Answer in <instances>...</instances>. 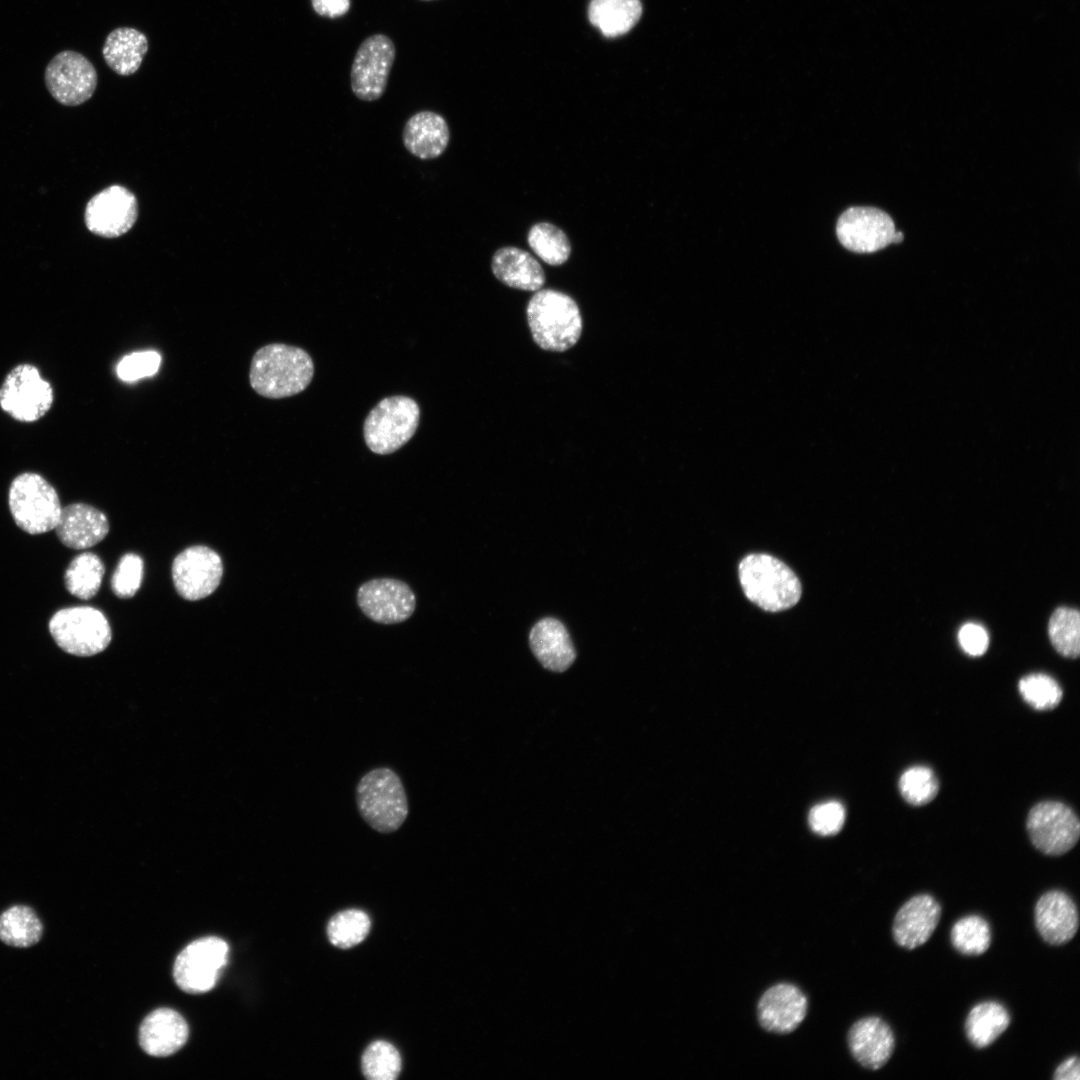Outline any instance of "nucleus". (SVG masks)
<instances>
[{
    "mask_svg": "<svg viewBox=\"0 0 1080 1080\" xmlns=\"http://www.w3.org/2000/svg\"><path fill=\"white\" fill-rule=\"evenodd\" d=\"M313 375V360L305 350L284 343H271L254 353L249 381L258 395L280 399L304 391Z\"/></svg>",
    "mask_w": 1080,
    "mask_h": 1080,
    "instance_id": "1",
    "label": "nucleus"
},
{
    "mask_svg": "<svg viewBox=\"0 0 1080 1080\" xmlns=\"http://www.w3.org/2000/svg\"><path fill=\"white\" fill-rule=\"evenodd\" d=\"M526 315L533 341L545 351H567L581 337L580 309L575 300L563 292L536 291L527 304Z\"/></svg>",
    "mask_w": 1080,
    "mask_h": 1080,
    "instance_id": "2",
    "label": "nucleus"
},
{
    "mask_svg": "<svg viewBox=\"0 0 1080 1080\" xmlns=\"http://www.w3.org/2000/svg\"><path fill=\"white\" fill-rule=\"evenodd\" d=\"M738 573L746 597L765 611H784L796 605L801 597L796 574L771 555H747L741 560Z\"/></svg>",
    "mask_w": 1080,
    "mask_h": 1080,
    "instance_id": "3",
    "label": "nucleus"
},
{
    "mask_svg": "<svg viewBox=\"0 0 1080 1080\" xmlns=\"http://www.w3.org/2000/svg\"><path fill=\"white\" fill-rule=\"evenodd\" d=\"M360 816L375 831L392 833L405 822L408 799L399 775L389 767L368 771L356 786Z\"/></svg>",
    "mask_w": 1080,
    "mask_h": 1080,
    "instance_id": "4",
    "label": "nucleus"
},
{
    "mask_svg": "<svg viewBox=\"0 0 1080 1080\" xmlns=\"http://www.w3.org/2000/svg\"><path fill=\"white\" fill-rule=\"evenodd\" d=\"M8 504L15 524L31 535L55 529L62 511L55 488L33 472L22 473L12 481Z\"/></svg>",
    "mask_w": 1080,
    "mask_h": 1080,
    "instance_id": "5",
    "label": "nucleus"
},
{
    "mask_svg": "<svg viewBox=\"0 0 1080 1080\" xmlns=\"http://www.w3.org/2000/svg\"><path fill=\"white\" fill-rule=\"evenodd\" d=\"M420 408L407 396H389L380 400L368 413L363 435L367 447L379 455L391 454L415 434Z\"/></svg>",
    "mask_w": 1080,
    "mask_h": 1080,
    "instance_id": "6",
    "label": "nucleus"
},
{
    "mask_svg": "<svg viewBox=\"0 0 1080 1080\" xmlns=\"http://www.w3.org/2000/svg\"><path fill=\"white\" fill-rule=\"evenodd\" d=\"M55 643L66 653L87 657L104 651L112 631L106 616L91 606H73L58 610L48 624Z\"/></svg>",
    "mask_w": 1080,
    "mask_h": 1080,
    "instance_id": "7",
    "label": "nucleus"
},
{
    "mask_svg": "<svg viewBox=\"0 0 1080 1080\" xmlns=\"http://www.w3.org/2000/svg\"><path fill=\"white\" fill-rule=\"evenodd\" d=\"M228 945L218 937H204L190 943L177 956L173 969L176 984L185 992L210 991L227 963Z\"/></svg>",
    "mask_w": 1080,
    "mask_h": 1080,
    "instance_id": "8",
    "label": "nucleus"
},
{
    "mask_svg": "<svg viewBox=\"0 0 1080 1080\" xmlns=\"http://www.w3.org/2000/svg\"><path fill=\"white\" fill-rule=\"evenodd\" d=\"M53 403V390L30 364L14 367L0 388V406L14 419L34 422L44 416Z\"/></svg>",
    "mask_w": 1080,
    "mask_h": 1080,
    "instance_id": "9",
    "label": "nucleus"
},
{
    "mask_svg": "<svg viewBox=\"0 0 1080 1080\" xmlns=\"http://www.w3.org/2000/svg\"><path fill=\"white\" fill-rule=\"evenodd\" d=\"M836 234L840 243L856 253H873L903 240L892 218L873 207H851L838 219Z\"/></svg>",
    "mask_w": 1080,
    "mask_h": 1080,
    "instance_id": "10",
    "label": "nucleus"
},
{
    "mask_svg": "<svg viewBox=\"0 0 1080 1080\" xmlns=\"http://www.w3.org/2000/svg\"><path fill=\"white\" fill-rule=\"evenodd\" d=\"M1027 831L1032 844L1042 853L1062 855L1071 850L1080 835L1076 814L1061 802L1045 801L1035 805L1027 817Z\"/></svg>",
    "mask_w": 1080,
    "mask_h": 1080,
    "instance_id": "11",
    "label": "nucleus"
},
{
    "mask_svg": "<svg viewBox=\"0 0 1080 1080\" xmlns=\"http://www.w3.org/2000/svg\"><path fill=\"white\" fill-rule=\"evenodd\" d=\"M395 45L384 34H374L359 46L351 66L354 95L362 101H376L385 92L395 59Z\"/></svg>",
    "mask_w": 1080,
    "mask_h": 1080,
    "instance_id": "12",
    "label": "nucleus"
},
{
    "mask_svg": "<svg viewBox=\"0 0 1080 1080\" xmlns=\"http://www.w3.org/2000/svg\"><path fill=\"white\" fill-rule=\"evenodd\" d=\"M44 81L51 96L65 106H78L96 90L97 72L93 64L73 50L57 53L47 64Z\"/></svg>",
    "mask_w": 1080,
    "mask_h": 1080,
    "instance_id": "13",
    "label": "nucleus"
},
{
    "mask_svg": "<svg viewBox=\"0 0 1080 1080\" xmlns=\"http://www.w3.org/2000/svg\"><path fill=\"white\" fill-rule=\"evenodd\" d=\"M356 599L366 617L384 625L408 620L416 608L413 590L396 578H374L364 582L358 588Z\"/></svg>",
    "mask_w": 1080,
    "mask_h": 1080,
    "instance_id": "14",
    "label": "nucleus"
},
{
    "mask_svg": "<svg viewBox=\"0 0 1080 1080\" xmlns=\"http://www.w3.org/2000/svg\"><path fill=\"white\" fill-rule=\"evenodd\" d=\"M223 576L221 557L213 549L196 545L179 553L172 564L178 594L189 601L203 599L219 586Z\"/></svg>",
    "mask_w": 1080,
    "mask_h": 1080,
    "instance_id": "15",
    "label": "nucleus"
},
{
    "mask_svg": "<svg viewBox=\"0 0 1080 1080\" xmlns=\"http://www.w3.org/2000/svg\"><path fill=\"white\" fill-rule=\"evenodd\" d=\"M137 215L138 205L134 194L123 186L112 185L88 201L84 222L87 229L97 236L117 238L133 227Z\"/></svg>",
    "mask_w": 1080,
    "mask_h": 1080,
    "instance_id": "16",
    "label": "nucleus"
},
{
    "mask_svg": "<svg viewBox=\"0 0 1080 1080\" xmlns=\"http://www.w3.org/2000/svg\"><path fill=\"white\" fill-rule=\"evenodd\" d=\"M808 1001L795 985L780 983L770 987L757 1005L760 1025L767 1031L779 1034L794 1031L807 1014Z\"/></svg>",
    "mask_w": 1080,
    "mask_h": 1080,
    "instance_id": "17",
    "label": "nucleus"
},
{
    "mask_svg": "<svg viewBox=\"0 0 1080 1080\" xmlns=\"http://www.w3.org/2000/svg\"><path fill=\"white\" fill-rule=\"evenodd\" d=\"M940 917L941 906L933 896L918 894L911 897L894 917V941L909 950L922 946L932 936Z\"/></svg>",
    "mask_w": 1080,
    "mask_h": 1080,
    "instance_id": "18",
    "label": "nucleus"
},
{
    "mask_svg": "<svg viewBox=\"0 0 1080 1080\" xmlns=\"http://www.w3.org/2000/svg\"><path fill=\"white\" fill-rule=\"evenodd\" d=\"M1034 922L1041 938L1050 945H1063L1073 939L1079 926L1078 909L1064 891L1050 890L1039 897L1034 908Z\"/></svg>",
    "mask_w": 1080,
    "mask_h": 1080,
    "instance_id": "19",
    "label": "nucleus"
},
{
    "mask_svg": "<svg viewBox=\"0 0 1080 1080\" xmlns=\"http://www.w3.org/2000/svg\"><path fill=\"white\" fill-rule=\"evenodd\" d=\"M848 1046L854 1059L870 1070L882 1068L895 1048L891 1027L881 1018L869 1016L856 1021L848 1032Z\"/></svg>",
    "mask_w": 1080,
    "mask_h": 1080,
    "instance_id": "20",
    "label": "nucleus"
},
{
    "mask_svg": "<svg viewBox=\"0 0 1080 1080\" xmlns=\"http://www.w3.org/2000/svg\"><path fill=\"white\" fill-rule=\"evenodd\" d=\"M60 542L75 550L88 549L101 542L109 532L106 515L85 503H73L62 508L55 527Z\"/></svg>",
    "mask_w": 1080,
    "mask_h": 1080,
    "instance_id": "21",
    "label": "nucleus"
},
{
    "mask_svg": "<svg viewBox=\"0 0 1080 1080\" xmlns=\"http://www.w3.org/2000/svg\"><path fill=\"white\" fill-rule=\"evenodd\" d=\"M405 149L421 160L440 157L448 147L450 130L445 118L434 111H419L405 123L402 131Z\"/></svg>",
    "mask_w": 1080,
    "mask_h": 1080,
    "instance_id": "22",
    "label": "nucleus"
},
{
    "mask_svg": "<svg viewBox=\"0 0 1080 1080\" xmlns=\"http://www.w3.org/2000/svg\"><path fill=\"white\" fill-rule=\"evenodd\" d=\"M188 1033V1025L178 1012L160 1008L143 1020L139 1029V1043L151 1056H169L186 1043Z\"/></svg>",
    "mask_w": 1080,
    "mask_h": 1080,
    "instance_id": "23",
    "label": "nucleus"
},
{
    "mask_svg": "<svg viewBox=\"0 0 1080 1080\" xmlns=\"http://www.w3.org/2000/svg\"><path fill=\"white\" fill-rule=\"evenodd\" d=\"M529 644L543 667L554 672L567 670L576 658L571 637L556 618L540 619L530 630Z\"/></svg>",
    "mask_w": 1080,
    "mask_h": 1080,
    "instance_id": "24",
    "label": "nucleus"
},
{
    "mask_svg": "<svg viewBox=\"0 0 1080 1080\" xmlns=\"http://www.w3.org/2000/svg\"><path fill=\"white\" fill-rule=\"evenodd\" d=\"M491 270L500 282L519 290L536 292L545 283V273L539 262L517 247L498 249L492 256Z\"/></svg>",
    "mask_w": 1080,
    "mask_h": 1080,
    "instance_id": "25",
    "label": "nucleus"
},
{
    "mask_svg": "<svg viewBox=\"0 0 1080 1080\" xmlns=\"http://www.w3.org/2000/svg\"><path fill=\"white\" fill-rule=\"evenodd\" d=\"M148 50L146 36L134 28L121 27L106 37L102 54L106 64L117 74H134Z\"/></svg>",
    "mask_w": 1080,
    "mask_h": 1080,
    "instance_id": "26",
    "label": "nucleus"
},
{
    "mask_svg": "<svg viewBox=\"0 0 1080 1080\" xmlns=\"http://www.w3.org/2000/svg\"><path fill=\"white\" fill-rule=\"evenodd\" d=\"M641 15L640 0H591L588 8L591 24L608 38L629 32Z\"/></svg>",
    "mask_w": 1080,
    "mask_h": 1080,
    "instance_id": "27",
    "label": "nucleus"
},
{
    "mask_svg": "<svg viewBox=\"0 0 1080 1080\" xmlns=\"http://www.w3.org/2000/svg\"><path fill=\"white\" fill-rule=\"evenodd\" d=\"M1009 1024L1010 1014L1004 1005L997 1001H983L969 1011L965 1034L974 1047L982 1049L994 1043Z\"/></svg>",
    "mask_w": 1080,
    "mask_h": 1080,
    "instance_id": "28",
    "label": "nucleus"
},
{
    "mask_svg": "<svg viewBox=\"0 0 1080 1080\" xmlns=\"http://www.w3.org/2000/svg\"><path fill=\"white\" fill-rule=\"evenodd\" d=\"M104 572V564L98 555L83 552L75 556L66 568L65 587L73 596L89 600L99 591Z\"/></svg>",
    "mask_w": 1080,
    "mask_h": 1080,
    "instance_id": "29",
    "label": "nucleus"
},
{
    "mask_svg": "<svg viewBox=\"0 0 1080 1080\" xmlns=\"http://www.w3.org/2000/svg\"><path fill=\"white\" fill-rule=\"evenodd\" d=\"M42 933V923L30 907L13 906L0 915V940L7 945L30 947L40 940Z\"/></svg>",
    "mask_w": 1080,
    "mask_h": 1080,
    "instance_id": "30",
    "label": "nucleus"
},
{
    "mask_svg": "<svg viewBox=\"0 0 1080 1080\" xmlns=\"http://www.w3.org/2000/svg\"><path fill=\"white\" fill-rule=\"evenodd\" d=\"M527 240L535 254L549 265H561L570 256L571 245L568 237L551 223L540 222L533 225Z\"/></svg>",
    "mask_w": 1080,
    "mask_h": 1080,
    "instance_id": "31",
    "label": "nucleus"
},
{
    "mask_svg": "<svg viewBox=\"0 0 1080 1080\" xmlns=\"http://www.w3.org/2000/svg\"><path fill=\"white\" fill-rule=\"evenodd\" d=\"M950 940L952 946L963 955H981L991 944L990 925L979 915L964 916L953 924Z\"/></svg>",
    "mask_w": 1080,
    "mask_h": 1080,
    "instance_id": "32",
    "label": "nucleus"
},
{
    "mask_svg": "<svg viewBox=\"0 0 1080 1080\" xmlns=\"http://www.w3.org/2000/svg\"><path fill=\"white\" fill-rule=\"evenodd\" d=\"M1048 633L1053 647L1062 656L1076 658L1080 653V615L1078 610L1059 607L1051 615Z\"/></svg>",
    "mask_w": 1080,
    "mask_h": 1080,
    "instance_id": "33",
    "label": "nucleus"
},
{
    "mask_svg": "<svg viewBox=\"0 0 1080 1080\" xmlns=\"http://www.w3.org/2000/svg\"><path fill=\"white\" fill-rule=\"evenodd\" d=\"M370 926V918L364 911L344 910L330 919L327 925L328 939L338 948H351L366 938Z\"/></svg>",
    "mask_w": 1080,
    "mask_h": 1080,
    "instance_id": "34",
    "label": "nucleus"
},
{
    "mask_svg": "<svg viewBox=\"0 0 1080 1080\" xmlns=\"http://www.w3.org/2000/svg\"><path fill=\"white\" fill-rule=\"evenodd\" d=\"M361 1068L367 1079L394 1080L401 1071V1057L394 1045L384 1040H377L365 1049L361 1059Z\"/></svg>",
    "mask_w": 1080,
    "mask_h": 1080,
    "instance_id": "35",
    "label": "nucleus"
},
{
    "mask_svg": "<svg viewBox=\"0 0 1080 1080\" xmlns=\"http://www.w3.org/2000/svg\"><path fill=\"white\" fill-rule=\"evenodd\" d=\"M938 780L933 771L925 766L907 769L899 779L902 797L911 805L921 806L932 801L938 792Z\"/></svg>",
    "mask_w": 1080,
    "mask_h": 1080,
    "instance_id": "36",
    "label": "nucleus"
},
{
    "mask_svg": "<svg viewBox=\"0 0 1080 1080\" xmlns=\"http://www.w3.org/2000/svg\"><path fill=\"white\" fill-rule=\"evenodd\" d=\"M1019 691L1023 699L1037 710L1053 709L1062 699L1059 684L1052 677L1041 673L1023 677L1019 682Z\"/></svg>",
    "mask_w": 1080,
    "mask_h": 1080,
    "instance_id": "37",
    "label": "nucleus"
},
{
    "mask_svg": "<svg viewBox=\"0 0 1080 1080\" xmlns=\"http://www.w3.org/2000/svg\"><path fill=\"white\" fill-rule=\"evenodd\" d=\"M143 569V560L139 555H123L111 578L113 593L122 599L133 597L141 586Z\"/></svg>",
    "mask_w": 1080,
    "mask_h": 1080,
    "instance_id": "38",
    "label": "nucleus"
},
{
    "mask_svg": "<svg viewBox=\"0 0 1080 1080\" xmlns=\"http://www.w3.org/2000/svg\"><path fill=\"white\" fill-rule=\"evenodd\" d=\"M160 363L161 356L156 351L133 352L121 359L117 366V374L123 381H135L154 375Z\"/></svg>",
    "mask_w": 1080,
    "mask_h": 1080,
    "instance_id": "39",
    "label": "nucleus"
},
{
    "mask_svg": "<svg viewBox=\"0 0 1080 1080\" xmlns=\"http://www.w3.org/2000/svg\"><path fill=\"white\" fill-rule=\"evenodd\" d=\"M812 830L820 835H833L840 831L845 821V809L836 801L822 803L813 807L809 813Z\"/></svg>",
    "mask_w": 1080,
    "mask_h": 1080,
    "instance_id": "40",
    "label": "nucleus"
},
{
    "mask_svg": "<svg viewBox=\"0 0 1080 1080\" xmlns=\"http://www.w3.org/2000/svg\"><path fill=\"white\" fill-rule=\"evenodd\" d=\"M961 648L971 656H980L988 648L989 638L986 630L978 624L966 623L958 633Z\"/></svg>",
    "mask_w": 1080,
    "mask_h": 1080,
    "instance_id": "41",
    "label": "nucleus"
},
{
    "mask_svg": "<svg viewBox=\"0 0 1080 1080\" xmlns=\"http://www.w3.org/2000/svg\"><path fill=\"white\" fill-rule=\"evenodd\" d=\"M313 10L320 16L331 19L345 15L350 9V0H311Z\"/></svg>",
    "mask_w": 1080,
    "mask_h": 1080,
    "instance_id": "42",
    "label": "nucleus"
},
{
    "mask_svg": "<svg viewBox=\"0 0 1080 1080\" xmlns=\"http://www.w3.org/2000/svg\"><path fill=\"white\" fill-rule=\"evenodd\" d=\"M1080 1061L1078 1056H1070L1062 1061L1054 1071V1080H1079Z\"/></svg>",
    "mask_w": 1080,
    "mask_h": 1080,
    "instance_id": "43",
    "label": "nucleus"
},
{
    "mask_svg": "<svg viewBox=\"0 0 1080 1080\" xmlns=\"http://www.w3.org/2000/svg\"><path fill=\"white\" fill-rule=\"evenodd\" d=\"M422 1H431V0H422Z\"/></svg>",
    "mask_w": 1080,
    "mask_h": 1080,
    "instance_id": "44",
    "label": "nucleus"
}]
</instances>
